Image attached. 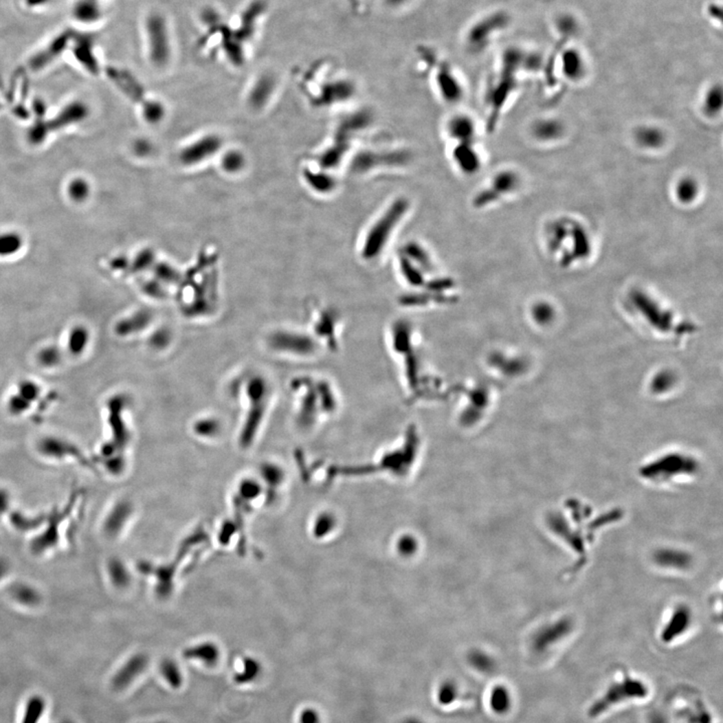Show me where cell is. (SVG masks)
I'll return each instance as SVG.
<instances>
[{
	"label": "cell",
	"instance_id": "5b68a950",
	"mask_svg": "<svg viewBox=\"0 0 723 723\" xmlns=\"http://www.w3.org/2000/svg\"><path fill=\"white\" fill-rule=\"evenodd\" d=\"M407 202L405 200H396L391 206L388 207L379 219L375 220L371 227L366 232L364 250L368 254L380 252L397 230L398 224L406 213Z\"/></svg>",
	"mask_w": 723,
	"mask_h": 723
},
{
	"label": "cell",
	"instance_id": "8992f818",
	"mask_svg": "<svg viewBox=\"0 0 723 723\" xmlns=\"http://www.w3.org/2000/svg\"><path fill=\"white\" fill-rule=\"evenodd\" d=\"M437 65L438 67L435 69V74H436L435 84H436L437 90L448 101H457L460 99L463 87L459 82L460 80L456 75V71L443 60L442 62L437 60Z\"/></svg>",
	"mask_w": 723,
	"mask_h": 723
},
{
	"label": "cell",
	"instance_id": "e0dca14e",
	"mask_svg": "<svg viewBox=\"0 0 723 723\" xmlns=\"http://www.w3.org/2000/svg\"><path fill=\"white\" fill-rule=\"evenodd\" d=\"M537 135L539 137L542 138H553V137L557 136L559 133L561 132L559 126L555 122L546 121L544 123H540L537 125Z\"/></svg>",
	"mask_w": 723,
	"mask_h": 723
},
{
	"label": "cell",
	"instance_id": "30bf717a",
	"mask_svg": "<svg viewBox=\"0 0 723 723\" xmlns=\"http://www.w3.org/2000/svg\"><path fill=\"white\" fill-rule=\"evenodd\" d=\"M100 0H77L73 6V16L78 23L93 25L103 19Z\"/></svg>",
	"mask_w": 723,
	"mask_h": 723
},
{
	"label": "cell",
	"instance_id": "2e32d148",
	"mask_svg": "<svg viewBox=\"0 0 723 723\" xmlns=\"http://www.w3.org/2000/svg\"><path fill=\"white\" fill-rule=\"evenodd\" d=\"M21 245V241L15 235L10 234L0 237V254H12Z\"/></svg>",
	"mask_w": 723,
	"mask_h": 723
},
{
	"label": "cell",
	"instance_id": "6da1fadb",
	"mask_svg": "<svg viewBox=\"0 0 723 723\" xmlns=\"http://www.w3.org/2000/svg\"><path fill=\"white\" fill-rule=\"evenodd\" d=\"M267 12V0H248L230 16L215 6H205L199 13L200 47L222 54L232 65L241 67L248 49L258 39Z\"/></svg>",
	"mask_w": 723,
	"mask_h": 723
},
{
	"label": "cell",
	"instance_id": "603a6c76",
	"mask_svg": "<svg viewBox=\"0 0 723 723\" xmlns=\"http://www.w3.org/2000/svg\"><path fill=\"white\" fill-rule=\"evenodd\" d=\"M403 723H425V722H422V720H417V718H408V720H405V722H403Z\"/></svg>",
	"mask_w": 723,
	"mask_h": 723
},
{
	"label": "cell",
	"instance_id": "ba28073f",
	"mask_svg": "<svg viewBox=\"0 0 723 723\" xmlns=\"http://www.w3.org/2000/svg\"><path fill=\"white\" fill-rule=\"evenodd\" d=\"M73 51L76 58L87 69L93 73L98 71V60L95 56V38L91 34H73L71 38Z\"/></svg>",
	"mask_w": 723,
	"mask_h": 723
},
{
	"label": "cell",
	"instance_id": "8fae6325",
	"mask_svg": "<svg viewBox=\"0 0 723 723\" xmlns=\"http://www.w3.org/2000/svg\"><path fill=\"white\" fill-rule=\"evenodd\" d=\"M489 709L496 715H505L513 707V696L505 685H496L489 693Z\"/></svg>",
	"mask_w": 723,
	"mask_h": 723
},
{
	"label": "cell",
	"instance_id": "7402d4cb",
	"mask_svg": "<svg viewBox=\"0 0 723 723\" xmlns=\"http://www.w3.org/2000/svg\"><path fill=\"white\" fill-rule=\"evenodd\" d=\"M387 1L389 2V3L391 4V5L401 6L404 5V4L408 3V2L410 1V0H387Z\"/></svg>",
	"mask_w": 723,
	"mask_h": 723
},
{
	"label": "cell",
	"instance_id": "9a60e30c",
	"mask_svg": "<svg viewBox=\"0 0 723 723\" xmlns=\"http://www.w3.org/2000/svg\"><path fill=\"white\" fill-rule=\"evenodd\" d=\"M458 696L457 686L453 682H443L437 690V700L443 707L452 704Z\"/></svg>",
	"mask_w": 723,
	"mask_h": 723
},
{
	"label": "cell",
	"instance_id": "5bb4252c",
	"mask_svg": "<svg viewBox=\"0 0 723 723\" xmlns=\"http://www.w3.org/2000/svg\"><path fill=\"white\" fill-rule=\"evenodd\" d=\"M676 195L677 198L680 200V202L689 203V202L693 201L696 196L698 195V183L693 179L681 180L677 184Z\"/></svg>",
	"mask_w": 723,
	"mask_h": 723
},
{
	"label": "cell",
	"instance_id": "277c9868",
	"mask_svg": "<svg viewBox=\"0 0 723 723\" xmlns=\"http://www.w3.org/2000/svg\"><path fill=\"white\" fill-rule=\"evenodd\" d=\"M648 694L649 688L645 682L638 678L625 676L622 680L608 686L604 694L590 705L588 715L591 718H599L617 705L646 698Z\"/></svg>",
	"mask_w": 723,
	"mask_h": 723
},
{
	"label": "cell",
	"instance_id": "7a4b0ae2",
	"mask_svg": "<svg viewBox=\"0 0 723 723\" xmlns=\"http://www.w3.org/2000/svg\"><path fill=\"white\" fill-rule=\"evenodd\" d=\"M627 311L647 334L660 339L674 340L683 336L686 323L679 320L671 308L648 291L636 289L629 293Z\"/></svg>",
	"mask_w": 723,
	"mask_h": 723
},
{
	"label": "cell",
	"instance_id": "ffe728a7",
	"mask_svg": "<svg viewBox=\"0 0 723 723\" xmlns=\"http://www.w3.org/2000/svg\"><path fill=\"white\" fill-rule=\"evenodd\" d=\"M302 723H319V716L315 711H304Z\"/></svg>",
	"mask_w": 723,
	"mask_h": 723
},
{
	"label": "cell",
	"instance_id": "cb8c5ba5",
	"mask_svg": "<svg viewBox=\"0 0 723 723\" xmlns=\"http://www.w3.org/2000/svg\"><path fill=\"white\" fill-rule=\"evenodd\" d=\"M348 1H349L350 4H352L353 6H358L359 4H360L361 0H348Z\"/></svg>",
	"mask_w": 723,
	"mask_h": 723
},
{
	"label": "cell",
	"instance_id": "3957f363",
	"mask_svg": "<svg viewBox=\"0 0 723 723\" xmlns=\"http://www.w3.org/2000/svg\"><path fill=\"white\" fill-rule=\"evenodd\" d=\"M144 47L148 60L157 69L168 67L173 58V27L168 15L160 8H153L146 12L142 21Z\"/></svg>",
	"mask_w": 723,
	"mask_h": 723
},
{
	"label": "cell",
	"instance_id": "52a82bcc",
	"mask_svg": "<svg viewBox=\"0 0 723 723\" xmlns=\"http://www.w3.org/2000/svg\"><path fill=\"white\" fill-rule=\"evenodd\" d=\"M74 32L65 30L60 36H56L43 51L38 52L30 60L32 69H39L47 67L49 63L56 60L69 47L73 38Z\"/></svg>",
	"mask_w": 723,
	"mask_h": 723
},
{
	"label": "cell",
	"instance_id": "4fadbf2b",
	"mask_svg": "<svg viewBox=\"0 0 723 723\" xmlns=\"http://www.w3.org/2000/svg\"><path fill=\"white\" fill-rule=\"evenodd\" d=\"M638 142L647 148H657L663 143L664 136L661 131L655 128L644 127L637 132Z\"/></svg>",
	"mask_w": 723,
	"mask_h": 723
},
{
	"label": "cell",
	"instance_id": "ac0fdd59",
	"mask_svg": "<svg viewBox=\"0 0 723 723\" xmlns=\"http://www.w3.org/2000/svg\"><path fill=\"white\" fill-rule=\"evenodd\" d=\"M69 194L74 199L82 200L88 195V186L82 180L75 181L69 187Z\"/></svg>",
	"mask_w": 723,
	"mask_h": 723
},
{
	"label": "cell",
	"instance_id": "d6986e66",
	"mask_svg": "<svg viewBox=\"0 0 723 723\" xmlns=\"http://www.w3.org/2000/svg\"><path fill=\"white\" fill-rule=\"evenodd\" d=\"M648 723H670L668 722L667 718L660 713V712H653V713L649 714Z\"/></svg>",
	"mask_w": 723,
	"mask_h": 723
},
{
	"label": "cell",
	"instance_id": "44dd1931",
	"mask_svg": "<svg viewBox=\"0 0 723 723\" xmlns=\"http://www.w3.org/2000/svg\"><path fill=\"white\" fill-rule=\"evenodd\" d=\"M49 2L51 0H25L26 6L32 8H41V6L47 5Z\"/></svg>",
	"mask_w": 723,
	"mask_h": 723
},
{
	"label": "cell",
	"instance_id": "7c38bea8",
	"mask_svg": "<svg viewBox=\"0 0 723 723\" xmlns=\"http://www.w3.org/2000/svg\"><path fill=\"white\" fill-rule=\"evenodd\" d=\"M447 133L449 138L453 139V140L459 141L460 143L470 142V140L476 135L474 122L468 117H454L448 123Z\"/></svg>",
	"mask_w": 723,
	"mask_h": 723
},
{
	"label": "cell",
	"instance_id": "9c48e42d",
	"mask_svg": "<svg viewBox=\"0 0 723 723\" xmlns=\"http://www.w3.org/2000/svg\"><path fill=\"white\" fill-rule=\"evenodd\" d=\"M568 625L563 622L550 625L548 628L542 629L533 639V648L537 653H544L550 647L555 646L568 635Z\"/></svg>",
	"mask_w": 723,
	"mask_h": 723
}]
</instances>
